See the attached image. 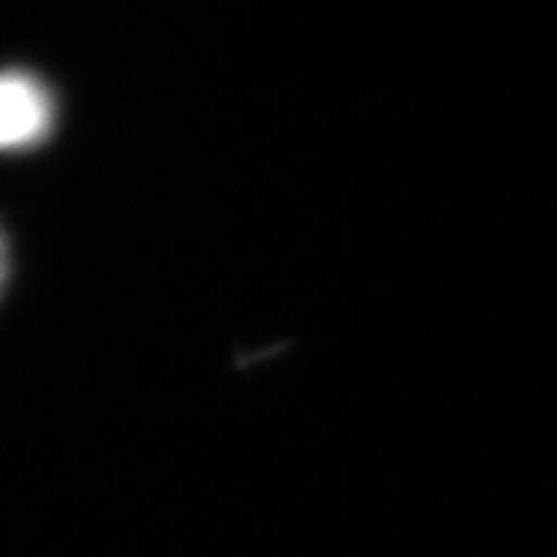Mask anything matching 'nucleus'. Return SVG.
Listing matches in <instances>:
<instances>
[{"instance_id": "1", "label": "nucleus", "mask_w": 557, "mask_h": 557, "mask_svg": "<svg viewBox=\"0 0 557 557\" xmlns=\"http://www.w3.org/2000/svg\"><path fill=\"white\" fill-rule=\"evenodd\" d=\"M53 127V87L28 69H0V152L40 149Z\"/></svg>"}, {"instance_id": "2", "label": "nucleus", "mask_w": 557, "mask_h": 557, "mask_svg": "<svg viewBox=\"0 0 557 557\" xmlns=\"http://www.w3.org/2000/svg\"><path fill=\"white\" fill-rule=\"evenodd\" d=\"M7 278H10V242H7V233L0 226V295L7 288Z\"/></svg>"}]
</instances>
